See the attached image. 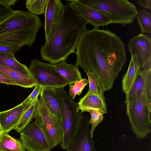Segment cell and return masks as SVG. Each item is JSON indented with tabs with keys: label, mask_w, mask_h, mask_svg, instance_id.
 Segmentation results:
<instances>
[{
	"label": "cell",
	"mask_w": 151,
	"mask_h": 151,
	"mask_svg": "<svg viewBox=\"0 0 151 151\" xmlns=\"http://www.w3.org/2000/svg\"><path fill=\"white\" fill-rule=\"evenodd\" d=\"M15 11L0 0V23L13 14Z\"/></svg>",
	"instance_id": "30"
},
{
	"label": "cell",
	"mask_w": 151,
	"mask_h": 151,
	"mask_svg": "<svg viewBox=\"0 0 151 151\" xmlns=\"http://www.w3.org/2000/svg\"><path fill=\"white\" fill-rule=\"evenodd\" d=\"M14 54L11 52L0 53V64L24 74L32 77L28 68L18 62L16 59Z\"/></svg>",
	"instance_id": "20"
},
{
	"label": "cell",
	"mask_w": 151,
	"mask_h": 151,
	"mask_svg": "<svg viewBox=\"0 0 151 151\" xmlns=\"http://www.w3.org/2000/svg\"><path fill=\"white\" fill-rule=\"evenodd\" d=\"M41 93L47 108L52 114L62 119L61 110L59 101L52 88L43 87Z\"/></svg>",
	"instance_id": "19"
},
{
	"label": "cell",
	"mask_w": 151,
	"mask_h": 151,
	"mask_svg": "<svg viewBox=\"0 0 151 151\" xmlns=\"http://www.w3.org/2000/svg\"><path fill=\"white\" fill-rule=\"evenodd\" d=\"M87 117L82 115L78 131L66 151H96Z\"/></svg>",
	"instance_id": "11"
},
{
	"label": "cell",
	"mask_w": 151,
	"mask_h": 151,
	"mask_svg": "<svg viewBox=\"0 0 151 151\" xmlns=\"http://www.w3.org/2000/svg\"><path fill=\"white\" fill-rule=\"evenodd\" d=\"M58 72L69 81V84L74 83L82 79L78 66L67 63L66 60L55 65Z\"/></svg>",
	"instance_id": "17"
},
{
	"label": "cell",
	"mask_w": 151,
	"mask_h": 151,
	"mask_svg": "<svg viewBox=\"0 0 151 151\" xmlns=\"http://www.w3.org/2000/svg\"><path fill=\"white\" fill-rule=\"evenodd\" d=\"M42 88L41 86L36 84L32 93L21 104L28 106L33 102L37 101L39 95L42 92Z\"/></svg>",
	"instance_id": "29"
},
{
	"label": "cell",
	"mask_w": 151,
	"mask_h": 151,
	"mask_svg": "<svg viewBox=\"0 0 151 151\" xmlns=\"http://www.w3.org/2000/svg\"><path fill=\"white\" fill-rule=\"evenodd\" d=\"M0 83L8 85H17L16 83L0 71Z\"/></svg>",
	"instance_id": "32"
},
{
	"label": "cell",
	"mask_w": 151,
	"mask_h": 151,
	"mask_svg": "<svg viewBox=\"0 0 151 151\" xmlns=\"http://www.w3.org/2000/svg\"><path fill=\"white\" fill-rule=\"evenodd\" d=\"M139 65L136 55L131 57L127 70L124 76L122 81V88L125 94L131 88L138 74Z\"/></svg>",
	"instance_id": "21"
},
{
	"label": "cell",
	"mask_w": 151,
	"mask_h": 151,
	"mask_svg": "<svg viewBox=\"0 0 151 151\" xmlns=\"http://www.w3.org/2000/svg\"><path fill=\"white\" fill-rule=\"evenodd\" d=\"M138 4L141 7L144 9H148L151 11V0H137Z\"/></svg>",
	"instance_id": "33"
},
{
	"label": "cell",
	"mask_w": 151,
	"mask_h": 151,
	"mask_svg": "<svg viewBox=\"0 0 151 151\" xmlns=\"http://www.w3.org/2000/svg\"><path fill=\"white\" fill-rule=\"evenodd\" d=\"M0 71L16 83L18 86L30 88L36 85L32 76L24 74L0 64Z\"/></svg>",
	"instance_id": "18"
},
{
	"label": "cell",
	"mask_w": 151,
	"mask_h": 151,
	"mask_svg": "<svg viewBox=\"0 0 151 151\" xmlns=\"http://www.w3.org/2000/svg\"><path fill=\"white\" fill-rule=\"evenodd\" d=\"M20 133V141L28 151H50L52 149L36 120L27 125Z\"/></svg>",
	"instance_id": "9"
},
{
	"label": "cell",
	"mask_w": 151,
	"mask_h": 151,
	"mask_svg": "<svg viewBox=\"0 0 151 151\" xmlns=\"http://www.w3.org/2000/svg\"><path fill=\"white\" fill-rule=\"evenodd\" d=\"M47 0H27L25 5L29 12L35 15L44 13Z\"/></svg>",
	"instance_id": "26"
},
{
	"label": "cell",
	"mask_w": 151,
	"mask_h": 151,
	"mask_svg": "<svg viewBox=\"0 0 151 151\" xmlns=\"http://www.w3.org/2000/svg\"><path fill=\"white\" fill-rule=\"evenodd\" d=\"M65 5L58 24L49 39L41 47L42 60L52 64L66 60L70 55L76 53L80 37L88 24L68 3Z\"/></svg>",
	"instance_id": "2"
},
{
	"label": "cell",
	"mask_w": 151,
	"mask_h": 151,
	"mask_svg": "<svg viewBox=\"0 0 151 151\" xmlns=\"http://www.w3.org/2000/svg\"><path fill=\"white\" fill-rule=\"evenodd\" d=\"M3 132H2L1 128V126H0V137L1 134Z\"/></svg>",
	"instance_id": "35"
},
{
	"label": "cell",
	"mask_w": 151,
	"mask_h": 151,
	"mask_svg": "<svg viewBox=\"0 0 151 151\" xmlns=\"http://www.w3.org/2000/svg\"><path fill=\"white\" fill-rule=\"evenodd\" d=\"M65 5L60 0H47L45 10V42L49 39L64 12Z\"/></svg>",
	"instance_id": "13"
},
{
	"label": "cell",
	"mask_w": 151,
	"mask_h": 151,
	"mask_svg": "<svg viewBox=\"0 0 151 151\" xmlns=\"http://www.w3.org/2000/svg\"><path fill=\"white\" fill-rule=\"evenodd\" d=\"M151 99L147 97L144 87L141 96L127 105V114L131 128L138 139H143L151 132Z\"/></svg>",
	"instance_id": "6"
},
{
	"label": "cell",
	"mask_w": 151,
	"mask_h": 151,
	"mask_svg": "<svg viewBox=\"0 0 151 151\" xmlns=\"http://www.w3.org/2000/svg\"><path fill=\"white\" fill-rule=\"evenodd\" d=\"M79 110L84 112L86 110L92 109L104 114L107 112L106 104L103 98L88 91L78 103Z\"/></svg>",
	"instance_id": "16"
},
{
	"label": "cell",
	"mask_w": 151,
	"mask_h": 151,
	"mask_svg": "<svg viewBox=\"0 0 151 151\" xmlns=\"http://www.w3.org/2000/svg\"><path fill=\"white\" fill-rule=\"evenodd\" d=\"M0 151H1V150H0Z\"/></svg>",
	"instance_id": "36"
},
{
	"label": "cell",
	"mask_w": 151,
	"mask_h": 151,
	"mask_svg": "<svg viewBox=\"0 0 151 151\" xmlns=\"http://www.w3.org/2000/svg\"><path fill=\"white\" fill-rule=\"evenodd\" d=\"M34 119L52 148L61 143L63 138L61 119L48 110L41 93L35 109Z\"/></svg>",
	"instance_id": "7"
},
{
	"label": "cell",
	"mask_w": 151,
	"mask_h": 151,
	"mask_svg": "<svg viewBox=\"0 0 151 151\" xmlns=\"http://www.w3.org/2000/svg\"><path fill=\"white\" fill-rule=\"evenodd\" d=\"M88 111L91 115V118L89 120V124H91V127L90 130V133L92 137L96 127L101 123L104 118V113L99 111L89 109H86L85 112Z\"/></svg>",
	"instance_id": "27"
},
{
	"label": "cell",
	"mask_w": 151,
	"mask_h": 151,
	"mask_svg": "<svg viewBox=\"0 0 151 151\" xmlns=\"http://www.w3.org/2000/svg\"><path fill=\"white\" fill-rule=\"evenodd\" d=\"M1 1L10 7L11 6H14L18 0H1Z\"/></svg>",
	"instance_id": "34"
},
{
	"label": "cell",
	"mask_w": 151,
	"mask_h": 151,
	"mask_svg": "<svg viewBox=\"0 0 151 151\" xmlns=\"http://www.w3.org/2000/svg\"><path fill=\"white\" fill-rule=\"evenodd\" d=\"M88 83V80L84 78L76 82L73 85L70 84L69 94L72 99H74L76 95H80L85 87Z\"/></svg>",
	"instance_id": "28"
},
{
	"label": "cell",
	"mask_w": 151,
	"mask_h": 151,
	"mask_svg": "<svg viewBox=\"0 0 151 151\" xmlns=\"http://www.w3.org/2000/svg\"><path fill=\"white\" fill-rule=\"evenodd\" d=\"M53 89L61 108L63 138L61 147L65 150L72 142L78 131L81 115L78 104L71 99L64 88Z\"/></svg>",
	"instance_id": "4"
},
{
	"label": "cell",
	"mask_w": 151,
	"mask_h": 151,
	"mask_svg": "<svg viewBox=\"0 0 151 151\" xmlns=\"http://www.w3.org/2000/svg\"><path fill=\"white\" fill-rule=\"evenodd\" d=\"M20 49L17 46L0 45V53L11 52L15 54Z\"/></svg>",
	"instance_id": "31"
},
{
	"label": "cell",
	"mask_w": 151,
	"mask_h": 151,
	"mask_svg": "<svg viewBox=\"0 0 151 151\" xmlns=\"http://www.w3.org/2000/svg\"><path fill=\"white\" fill-rule=\"evenodd\" d=\"M39 99L33 102L24 110L15 129L20 133L23 129L32 120L35 116V110Z\"/></svg>",
	"instance_id": "23"
},
{
	"label": "cell",
	"mask_w": 151,
	"mask_h": 151,
	"mask_svg": "<svg viewBox=\"0 0 151 151\" xmlns=\"http://www.w3.org/2000/svg\"><path fill=\"white\" fill-rule=\"evenodd\" d=\"M86 73L88 76L89 83L88 91L101 97L105 100L104 92L99 80L91 72L88 71Z\"/></svg>",
	"instance_id": "25"
},
{
	"label": "cell",
	"mask_w": 151,
	"mask_h": 151,
	"mask_svg": "<svg viewBox=\"0 0 151 151\" xmlns=\"http://www.w3.org/2000/svg\"><path fill=\"white\" fill-rule=\"evenodd\" d=\"M28 106L21 103L11 109L0 112V125L3 133H8L14 129L23 112Z\"/></svg>",
	"instance_id": "15"
},
{
	"label": "cell",
	"mask_w": 151,
	"mask_h": 151,
	"mask_svg": "<svg viewBox=\"0 0 151 151\" xmlns=\"http://www.w3.org/2000/svg\"><path fill=\"white\" fill-rule=\"evenodd\" d=\"M70 6L87 24H90L94 29L107 26L112 23L111 19L101 11L81 4L76 0L69 1Z\"/></svg>",
	"instance_id": "10"
},
{
	"label": "cell",
	"mask_w": 151,
	"mask_h": 151,
	"mask_svg": "<svg viewBox=\"0 0 151 151\" xmlns=\"http://www.w3.org/2000/svg\"><path fill=\"white\" fill-rule=\"evenodd\" d=\"M29 69L36 84L42 87L54 89L69 84L68 80L58 72L54 64L35 59L31 61Z\"/></svg>",
	"instance_id": "8"
},
{
	"label": "cell",
	"mask_w": 151,
	"mask_h": 151,
	"mask_svg": "<svg viewBox=\"0 0 151 151\" xmlns=\"http://www.w3.org/2000/svg\"><path fill=\"white\" fill-rule=\"evenodd\" d=\"M43 26L37 15L28 11H15L0 23V45L21 48L24 45L31 47Z\"/></svg>",
	"instance_id": "3"
},
{
	"label": "cell",
	"mask_w": 151,
	"mask_h": 151,
	"mask_svg": "<svg viewBox=\"0 0 151 151\" xmlns=\"http://www.w3.org/2000/svg\"><path fill=\"white\" fill-rule=\"evenodd\" d=\"M76 49L75 65L94 74L104 92L111 90L126 61L125 46L119 36L108 28L86 29Z\"/></svg>",
	"instance_id": "1"
},
{
	"label": "cell",
	"mask_w": 151,
	"mask_h": 151,
	"mask_svg": "<svg viewBox=\"0 0 151 151\" xmlns=\"http://www.w3.org/2000/svg\"><path fill=\"white\" fill-rule=\"evenodd\" d=\"M151 70V59L149 60L142 67H139L137 77L131 88L125 94L126 106L135 101L142 94L145 83L146 76Z\"/></svg>",
	"instance_id": "14"
},
{
	"label": "cell",
	"mask_w": 151,
	"mask_h": 151,
	"mask_svg": "<svg viewBox=\"0 0 151 151\" xmlns=\"http://www.w3.org/2000/svg\"><path fill=\"white\" fill-rule=\"evenodd\" d=\"M142 34L151 33V14L145 9L138 11L136 17Z\"/></svg>",
	"instance_id": "24"
},
{
	"label": "cell",
	"mask_w": 151,
	"mask_h": 151,
	"mask_svg": "<svg viewBox=\"0 0 151 151\" xmlns=\"http://www.w3.org/2000/svg\"><path fill=\"white\" fill-rule=\"evenodd\" d=\"M0 150L2 151H25L21 142L10 136L8 133H2L0 137Z\"/></svg>",
	"instance_id": "22"
},
{
	"label": "cell",
	"mask_w": 151,
	"mask_h": 151,
	"mask_svg": "<svg viewBox=\"0 0 151 151\" xmlns=\"http://www.w3.org/2000/svg\"><path fill=\"white\" fill-rule=\"evenodd\" d=\"M127 46L131 57L136 55L139 67L151 59V39L149 36L139 34L130 40Z\"/></svg>",
	"instance_id": "12"
},
{
	"label": "cell",
	"mask_w": 151,
	"mask_h": 151,
	"mask_svg": "<svg viewBox=\"0 0 151 151\" xmlns=\"http://www.w3.org/2000/svg\"><path fill=\"white\" fill-rule=\"evenodd\" d=\"M109 17L113 23L123 26L132 25L138 11L134 4L127 0H77Z\"/></svg>",
	"instance_id": "5"
}]
</instances>
